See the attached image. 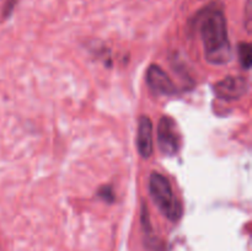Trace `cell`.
I'll list each match as a JSON object with an SVG mask.
<instances>
[{"label": "cell", "instance_id": "6da1fadb", "mask_svg": "<svg viewBox=\"0 0 252 251\" xmlns=\"http://www.w3.org/2000/svg\"><path fill=\"white\" fill-rule=\"evenodd\" d=\"M191 24L201 36L204 57L209 63L223 65L231 61L233 48L229 41L226 17L220 4L207 5L194 15Z\"/></svg>", "mask_w": 252, "mask_h": 251}, {"label": "cell", "instance_id": "7a4b0ae2", "mask_svg": "<svg viewBox=\"0 0 252 251\" xmlns=\"http://www.w3.org/2000/svg\"><path fill=\"white\" fill-rule=\"evenodd\" d=\"M149 192L162 216L169 220L177 221L182 216V206L175 196L169 180L159 172H153L149 180Z\"/></svg>", "mask_w": 252, "mask_h": 251}, {"label": "cell", "instance_id": "3957f363", "mask_svg": "<svg viewBox=\"0 0 252 251\" xmlns=\"http://www.w3.org/2000/svg\"><path fill=\"white\" fill-rule=\"evenodd\" d=\"M158 145L160 152L167 157L176 155L181 145L179 128L169 116H162L158 125Z\"/></svg>", "mask_w": 252, "mask_h": 251}, {"label": "cell", "instance_id": "277c9868", "mask_svg": "<svg viewBox=\"0 0 252 251\" xmlns=\"http://www.w3.org/2000/svg\"><path fill=\"white\" fill-rule=\"evenodd\" d=\"M219 98L225 101L239 100L249 90V81L244 76H228L218 81L213 88Z\"/></svg>", "mask_w": 252, "mask_h": 251}, {"label": "cell", "instance_id": "5b68a950", "mask_svg": "<svg viewBox=\"0 0 252 251\" xmlns=\"http://www.w3.org/2000/svg\"><path fill=\"white\" fill-rule=\"evenodd\" d=\"M147 84L157 95H174L176 86L170 76L157 64H152L147 70Z\"/></svg>", "mask_w": 252, "mask_h": 251}, {"label": "cell", "instance_id": "8992f818", "mask_svg": "<svg viewBox=\"0 0 252 251\" xmlns=\"http://www.w3.org/2000/svg\"><path fill=\"white\" fill-rule=\"evenodd\" d=\"M153 123L148 116H142L138 123L137 148L140 157L148 159L153 154Z\"/></svg>", "mask_w": 252, "mask_h": 251}, {"label": "cell", "instance_id": "52a82bcc", "mask_svg": "<svg viewBox=\"0 0 252 251\" xmlns=\"http://www.w3.org/2000/svg\"><path fill=\"white\" fill-rule=\"evenodd\" d=\"M142 221H143V228H144V233H145V235H147V240H145L147 248L149 249L150 251H164L161 241H160L155 235L154 236L152 235V226H150L147 206H143Z\"/></svg>", "mask_w": 252, "mask_h": 251}, {"label": "cell", "instance_id": "ba28073f", "mask_svg": "<svg viewBox=\"0 0 252 251\" xmlns=\"http://www.w3.org/2000/svg\"><path fill=\"white\" fill-rule=\"evenodd\" d=\"M239 53V62H240L241 66L244 69H250L251 63H252V47L248 42H243V43H239L238 48Z\"/></svg>", "mask_w": 252, "mask_h": 251}, {"label": "cell", "instance_id": "9c48e42d", "mask_svg": "<svg viewBox=\"0 0 252 251\" xmlns=\"http://www.w3.org/2000/svg\"><path fill=\"white\" fill-rule=\"evenodd\" d=\"M97 196L105 202H107V203H112L115 201V192H113V188L111 186L101 187L97 192Z\"/></svg>", "mask_w": 252, "mask_h": 251}]
</instances>
